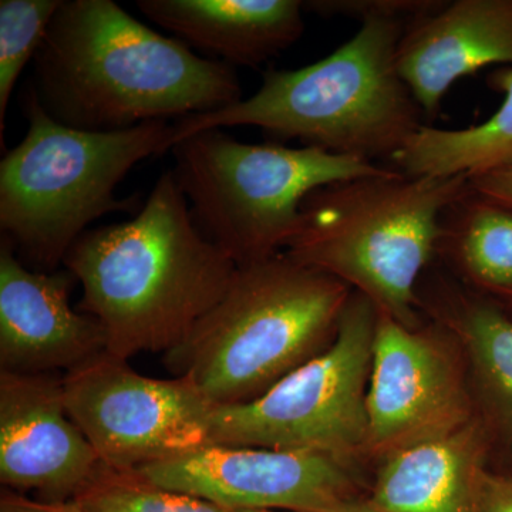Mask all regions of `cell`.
Here are the masks:
<instances>
[{
  "mask_svg": "<svg viewBox=\"0 0 512 512\" xmlns=\"http://www.w3.org/2000/svg\"><path fill=\"white\" fill-rule=\"evenodd\" d=\"M338 512H382L370 500H353L348 501Z\"/></svg>",
  "mask_w": 512,
  "mask_h": 512,
  "instance_id": "484cf974",
  "label": "cell"
},
{
  "mask_svg": "<svg viewBox=\"0 0 512 512\" xmlns=\"http://www.w3.org/2000/svg\"><path fill=\"white\" fill-rule=\"evenodd\" d=\"M171 151L195 224L237 265L286 247L316 188L389 168L322 148L244 143L222 128L190 134Z\"/></svg>",
  "mask_w": 512,
  "mask_h": 512,
  "instance_id": "52a82bcc",
  "label": "cell"
},
{
  "mask_svg": "<svg viewBox=\"0 0 512 512\" xmlns=\"http://www.w3.org/2000/svg\"><path fill=\"white\" fill-rule=\"evenodd\" d=\"M63 265L82 286L80 312L100 323L106 353L123 360L180 346L237 269L195 224L173 170L131 220L84 232Z\"/></svg>",
  "mask_w": 512,
  "mask_h": 512,
  "instance_id": "7a4b0ae2",
  "label": "cell"
},
{
  "mask_svg": "<svg viewBox=\"0 0 512 512\" xmlns=\"http://www.w3.org/2000/svg\"><path fill=\"white\" fill-rule=\"evenodd\" d=\"M512 64V0H454L414 20L397 47L400 76L424 117H436L457 80Z\"/></svg>",
  "mask_w": 512,
  "mask_h": 512,
  "instance_id": "5bb4252c",
  "label": "cell"
},
{
  "mask_svg": "<svg viewBox=\"0 0 512 512\" xmlns=\"http://www.w3.org/2000/svg\"><path fill=\"white\" fill-rule=\"evenodd\" d=\"M407 26L366 20L325 59L298 70H269L248 99L175 121L174 144L210 128L252 126L339 156L393 160L424 126L423 110L397 67Z\"/></svg>",
  "mask_w": 512,
  "mask_h": 512,
  "instance_id": "3957f363",
  "label": "cell"
},
{
  "mask_svg": "<svg viewBox=\"0 0 512 512\" xmlns=\"http://www.w3.org/2000/svg\"><path fill=\"white\" fill-rule=\"evenodd\" d=\"M440 340L379 312L366 394L369 444L390 454L470 423L463 383Z\"/></svg>",
  "mask_w": 512,
  "mask_h": 512,
  "instance_id": "8fae6325",
  "label": "cell"
},
{
  "mask_svg": "<svg viewBox=\"0 0 512 512\" xmlns=\"http://www.w3.org/2000/svg\"><path fill=\"white\" fill-rule=\"evenodd\" d=\"M64 402L103 464L137 470L210 446L214 406L180 377L141 375L104 352L63 375Z\"/></svg>",
  "mask_w": 512,
  "mask_h": 512,
  "instance_id": "9c48e42d",
  "label": "cell"
},
{
  "mask_svg": "<svg viewBox=\"0 0 512 512\" xmlns=\"http://www.w3.org/2000/svg\"><path fill=\"white\" fill-rule=\"evenodd\" d=\"M477 512H512V476L483 468L478 477Z\"/></svg>",
  "mask_w": 512,
  "mask_h": 512,
  "instance_id": "603a6c76",
  "label": "cell"
},
{
  "mask_svg": "<svg viewBox=\"0 0 512 512\" xmlns=\"http://www.w3.org/2000/svg\"><path fill=\"white\" fill-rule=\"evenodd\" d=\"M350 295L345 282L288 255L237 265L164 365L214 407L251 402L328 348Z\"/></svg>",
  "mask_w": 512,
  "mask_h": 512,
  "instance_id": "277c9868",
  "label": "cell"
},
{
  "mask_svg": "<svg viewBox=\"0 0 512 512\" xmlns=\"http://www.w3.org/2000/svg\"><path fill=\"white\" fill-rule=\"evenodd\" d=\"M468 191V175L410 177L392 167L322 185L303 201L286 255L416 329L417 286L437 252L441 215Z\"/></svg>",
  "mask_w": 512,
  "mask_h": 512,
  "instance_id": "5b68a950",
  "label": "cell"
},
{
  "mask_svg": "<svg viewBox=\"0 0 512 512\" xmlns=\"http://www.w3.org/2000/svg\"><path fill=\"white\" fill-rule=\"evenodd\" d=\"M377 318L375 303L352 293L328 348L251 402L214 407L212 444L316 451L342 460L367 446Z\"/></svg>",
  "mask_w": 512,
  "mask_h": 512,
  "instance_id": "ba28073f",
  "label": "cell"
},
{
  "mask_svg": "<svg viewBox=\"0 0 512 512\" xmlns=\"http://www.w3.org/2000/svg\"><path fill=\"white\" fill-rule=\"evenodd\" d=\"M73 275L37 271L0 242V372L49 375L77 369L106 352L93 316L70 303Z\"/></svg>",
  "mask_w": 512,
  "mask_h": 512,
  "instance_id": "4fadbf2b",
  "label": "cell"
},
{
  "mask_svg": "<svg viewBox=\"0 0 512 512\" xmlns=\"http://www.w3.org/2000/svg\"><path fill=\"white\" fill-rule=\"evenodd\" d=\"M488 86L504 93L493 117L463 130L423 126L399 154L396 170L410 177H454L487 174L512 165V67H501L488 77Z\"/></svg>",
  "mask_w": 512,
  "mask_h": 512,
  "instance_id": "e0dca14e",
  "label": "cell"
},
{
  "mask_svg": "<svg viewBox=\"0 0 512 512\" xmlns=\"http://www.w3.org/2000/svg\"><path fill=\"white\" fill-rule=\"evenodd\" d=\"M448 322L458 330L495 423L512 436V318L483 296L457 295Z\"/></svg>",
  "mask_w": 512,
  "mask_h": 512,
  "instance_id": "d6986e66",
  "label": "cell"
},
{
  "mask_svg": "<svg viewBox=\"0 0 512 512\" xmlns=\"http://www.w3.org/2000/svg\"><path fill=\"white\" fill-rule=\"evenodd\" d=\"M446 249L473 284L512 296V208L471 188L441 215L437 251Z\"/></svg>",
  "mask_w": 512,
  "mask_h": 512,
  "instance_id": "ac0fdd59",
  "label": "cell"
},
{
  "mask_svg": "<svg viewBox=\"0 0 512 512\" xmlns=\"http://www.w3.org/2000/svg\"><path fill=\"white\" fill-rule=\"evenodd\" d=\"M74 503L83 512H231L161 487L137 470H117L106 464Z\"/></svg>",
  "mask_w": 512,
  "mask_h": 512,
  "instance_id": "ffe728a7",
  "label": "cell"
},
{
  "mask_svg": "<svg viewBox=\"0 0 512 512\" xmlns=\"http://www.w3.org/2000/svg\"><path fill=\"white\" fill-rule=\"evenodd\" d=\"M470 185L481 197L512 208V165L491 173L474 175L470 177Z\"/></svg>",
  "mask_w": 512,
  "mask_h": 512,
  "instance_id": "cb8c5ba5",
  "label": "cell"
},
{
  "mask_svg": "<svg viewBox=\"0 0 512 512\" xmlns=\"http://www.w3.org/2000/svg\"><path fill=\"white\" fill-rule=\"evenodd\" d=\"M508 301H510L512 303V296H510V298H508Z\"/></svg>",
  "mask_w": 512,
  "mask_h": 512,
  "instance_id": "83f0119b",
  "label": "cell"
},
{
  "mask_svg": "<svg viewBox=\"0 0 512 512\" xmlns=\"http://www.w3.org/2000/svg\"><path fill=\"white\" fill-rule=\"evenodd\" d=\"M484 431L474 421L387 454L370 501L382 512H477Z\"/></svg>",
  "mask_w": 512,
  "mask_h": 512,
  "instance_id": "2e32d148",
  "label": "cell"
},
{
  "mask_svg": "<svg viewBox=\"0 0 512 512\" xmlns=\"http://www.w3.org/2000/svg\"><path fill=\"white\" fill-rule=\"evenodd\" d=\"M446 5V0H309L303 9L323 18L396 19L412 23Z\"/></svg>",
  "mask_w": 512,
  "mask_h": 512,
  "instance_id": "7402d4cb",
  "label": "cell"
},
{
  "mask_svg": "<svg viewBox=\"0 0 512 512\" xmlns=\"http://www.w3.org/2000/svg\"><path fill=\"white\" fill-rule=\"evenodd\" d=\"M25 111L26 136L0 161V229L25 264L52 272L93 221L133 205L119 201L117 185L174 147L175 126L79 130L53 120L30 92Z\"/></svg>",
  "mask_w": 512,
  "mask_h": 512,
  "instance_id": "8992f818",
  "label": "cell"
},
{
  "mask_svg": "<svg viewBox=\"0 0 512 512\" xmlns=\"http://www.w3.org/2000/svg\"><path fill=\"white\" fill-rule=\"evenodd\" d=\"M29 92L64 126L119 131L238 103L234 67L156 32L113 0H63Z\"/></svg>",
  "mask_w": 512,
  "mask_h": 512,
  "instance_id": "6da1fadb",
  "label": "cell"
},
{
  "mask_svg": "<svg viewBox=\"0 0 512 512\" xmlns=\"http://www.w3.org/2000/svg\"><path fill=\"white\" fill-rule=\"evenodd\" d=\"M235 512H284V511H235Z\"/></svg>",
  "mask_w": 512,
  "mask_h": 512,
  "instance_id": "4316f807",
  "label": "cell"
},
{
  "mask_svg": "<svg viewBox=\"0 0 512 512\" xmlns=\"http://www.w3.org/2000/svg\"><path fill=\"white\" fill-rule=\"evenodd\" d=\"M137 471L231 512H338L355 498L345 460L316 451L210 444Z\"/></svg>",
  "mask_w": 512,
  "mask_h": 512,
  "instance_id": "30bf717a",
  "label": "cell"
},
{
  "mask_svg": "<svg viewBox=\"0 0 512 512\" xmlns=\"http://www.w3.org/2000/svg\"><path fill=\"white\" fill-rule=\"evenodd\" d=\"M104 464L64 402L63 377L0 372V481L37 500L74 501Z\"/></svg>",
  "mask_w": 512,
  "mask_h": 512,
  "instance_id": "7c38bea8",
  "label": "cell"
},
{
  "mask_svg": "<svg viewBox=\"0 0 512 512\" xmlns=\"http://www.w3.org/2000/svg\"><path fill=\"white\" fill-rule=\"evenodd\" d=\"M137 8L188 47L231 67L259 66L305 32L301 0H138Z\"/></svg>",
  "mask_w": 512,
  "mask_h": 512,
  "instance_id": "9a60e30c",
  "label": "cell"
},
{
  "mask_svg": "<svg viewBox=\"0 0 512 512\" xmlns=\"http://www.w3.org/2000/svg\"><path fill=\"white\" fill-rule=\"evenodd\" d=\"M0 512H83L74 501L52 503V501L37 500L28 495L13 493L3 488L0 498Z\"/></svg>",
  "mask_w": 512,
  "mask_h": 512,
  "instance_id": "d4e9b609",
  "label": "cell"
},
{
  "mask_svg": "<svg viewBox=\"0 0 512 512\" xmlns=\"http://www.w3.org/2000/svg\"><path fill=\"white\" fill-rule=\"evenodd\" d=\"M63 0H2L0 2V141L6 111L20 74L35 60L47 28Z\"/></svg>",
  "mask_w": 512,
  "mask_h": 512,
  "instance_id": "44dd1931",
  "label": "cell"
}]
</instances>
